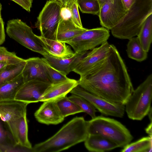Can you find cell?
I'll use <instances>...</instances> for the list:
<instances>
[{
    "mask_svg": "<svg viewBox=\"0 0 152 152\" xmlns=\"http://www.w3.org/2000/svg\"><path fill=\"white\" fill-rule=\"evenodd\" d=\"M25 60L18 56L15 52H10L5 47L0 46V62H6L10 64H14Z\"/></svg>",
    "mask_w": 152,
    "mask_h": 152,
    "instance_id": "obj_32",
    "label": "cell"
},
{
    "mask_svg": "<svg viewBox=\"0 0 152 152\" xmlns=\"http://www.w3.org/2000/svg\"><path fill=\"white\" fill-rule=\"evenodd\" d=\"M6 32L11 38L27 48L42 56L47 53L43 45L32 28L19 19H12L7 23Z\"/></svg>",
    "mask_w": 152,
    "mask_h": 152,
    "instance_id": "obj_6",
    "label": "cell"
},
{
    "mask_svg": "<svg viewBox=\"0 0 152 152\" xmlns=\"http://www.w3.org/2000/svg\"><path fill=\"white\" fill-rule=\"evenodd\" d=\"M67 7L70 10L71 18L74 23L77 26L83 27L78 11L77 0L73 1Z\"/></svg>",
    "mask_w": 152,
    "mask_h": 152,
    "instance_id": "obj_33",
    "label": "cell"
},
{
    "mask_svg": "<svg viewBox=\"0 0 152 152\" xmlns=\"http://www.w3.org/2000/svg\"><path fill=\"white\" fill-rule=\"evenodd\" d=\"M34 115L38 122L48 125L59 124L64 119L59 111L54 101L43 102L36 111Z\"/></svg>",
    "mask_w": 152,
    "mask_h": 152,
    "instance_id": "obj_15",
    "label": "cell"
},
{
    "mask_svg": "<svg viewBox=\"0 0 152 152\" xmlns=\"http://www.w3.org/2000/svg\"><path fill=\"white\" fill-rule=\"evenodd\" d=\"M38 36L42 43L47 54L51 57L67 58L73 56L75 54L70 47L64 42L45 38L41 36Z\"/></svg>",
    "mask_w": 152,
    "mask_h": 152,
    "instance_id": "obj_18",
    "label": "cell"
},
{
    "mask_svg": "<svg viewBox=\"0 0 152 152\" xmlns=\"http://www.w3.org/2000/svg\"><path fill=\"white\" fill-rule=\"evenodd\" d=\"M25 60L7 65L0 72V85L14 79L22 74L26 64Z\"/></svg>",
    "mask_w": 152,
    "mask_h": 152,
    "instance_id": "obj_23",
    "label": "cell"
},
{
    "mask_svg": "<svg viewBox=\"0 0 152 152\" xmlns=\"http://www.w3.org/2000/svg\"><path fill=\"white\" fill-rule=\"evenodd\" d=\"M62 115L64 118L69 115L83 112L74 102L66 96L54 101Z\"/></svg>",
    "mask_w": 152,
    "mask_h": 152,
    "instance_id": "obj_25",
    "label": "cell"
},
{
    "mask_svg": "<svg viewBox=\"0 0 152 152\" xmlns=\"http://www.w3.org/2000/svg\"><path fill=\"white\" fill-rule=\"evenodd\" d=\"M61 3L58 1H47L37 18L35 26L44 38L56 40V34L61 19Z\"/></svg>",
    "mask_w": 152,
    "mask_h": 152,
    "instance_id": "obj_7",
    "label": "cell"
},
{
    "mask_svg": "<svg viewBox=\"0 0 152 152\" xmlns=\"http://www.w3.org/2000/svg\"><path fill=\"white\" fill-rule=\"evenodd\" d=\"M2 9V5L1 3H0V21L2 19V18H1V10Z\"/></svg>",
    "mask_w": 152,
    "mask_h": 152,
    "instance_id": "obj_43",
    "label": "cell"
},
{
    "mask_svg": "<svg viewBox=\"0 0 152 152\" xmlns=\"http://www.w3.org/2000/svg\"><path fill=\"white\" fill-rule=\"evenodd\" d=\"M52 0V1H58V0Z\"/></svg>",
    "mask_w": 152,
    "mask_h": 152,
    "instance_id": "obj_44",
    "label": "cell"
},
{
    "mask_svg": "<svg viewBox=\"0 0 152 152\" xmlns=\"http://www.w3.org/2000/svg\"><path fill=\"white\" fill-rule=\"evenodd\" d=\"M84 142L86 148L91 152H104L119 147L115 142L98 134H88Z\"/></svg>",
    "mask_w": 152,
    "mask_h": 152,
    "instance_id": "obj_20",
    "label": "cell"
},
{
    "mask_svg": "<svg viewBox=\"0 0 152 152\" xmlns=\"http://www.w3.org/2000/svg\"></svg>",
    "mask_w": 152,
    "mask_h": 152,
    "instance_id": "obj_46",
    "label": "cell"
},
{
    "mask_svg": "<svg viewBox=\"0 0 152 152\" xmlns=\"http://www.w3.org/2000/svg\"><path fill=\"white\" fill-rule=\"evenodd\" d=\"M18 144L21 146L31 148L32 145L28 137V126L26 113L18 119L17 129Z\"/></svg>",
    "mask_w": 152,
    "mask_h": 152,
    "instance_id": "obj_26",
    "label": "cell"
},
{
    "mask_svg": "<svg viewBox=\"0 0 152 152\" xmlns=\"http://www.w3.org/2000/svg\"><path fill=\"white\" fill-rule=\"evenodd\" d=\"M61 14V18H62L66 19L71 17L70 10L68 7H62Z\"/></svg>",
    "mask_w": 152,
    "mask_h": 152,
    "instance_id": "obj_36",
    "label": "cell"
},
{
    "mask_svg": "<svg viewBox=\"0 0 152 152\" xmlns=\"http://www.w3.org/2000/svg\"><path fill=\"white\" fill-rule=\"evenodd\" d=\"M5 34L3 19L0 21V45L5 41Z\"/></svg>",
    "mask_w": 152,
    "mask_h": 152,
    "instance_id": "obj_35",
    "label": "cell"
},
{
    "mask_svg": "<svg viewBox=\"0 0 152 152\" xmlns=\"http://www.w3.org/2000/svg\"><path fill=\"white\" fill-rule=\"evenodd\" d=\"M110 36L109 30L99 27L86 30L65 43L69 45L75 52L91 50L107 41Z\"/></svg>",
    "mask_w": 152,
    "mask_h": 152,
    "instance_id": "obj_8",
    "label": "cell"
},
{
    "mask_svg": "<svg viewBox=\"0 0 152 152\" xmlns=\"http://www.w3.org/2000/svg\"><path fill=\"white\" fill-rule=\"evenodd\" d=\"M68 97L69 99L75 103L83 112L86 113L90 116L92 118L96 116V109L85 99L74 94H72Z\"/></svg>",
    "mask_w": 152,
    "mask_h": 152,
    "instance_id": "obj_29",
    "label": "cell"
},
{
    "mask_svg": "<svg viewBox=\"0 0 152 152\" xmlns=\"http://www.w3.org/2000/svg\"><path fill=\"white\" fill-rule=\"evenodd\" d=\"M21 6L28 12H30L32 7L33 0H11Z\"/></svg>",
    "mask_w": 152,
    "mask_h": 152,
    "instance_id": "obj_34",
    "label": "cell"
},
{
    "mask_svg": "<svg viewBox=\"0 0 152 152\" xmlns=\"http://www.w3.org/2000/svg\"><path fill=\"white\" fill-rule=\"evenodd\" d=\"M51 84L38 80L25 82L18 91L14 100L28 104L40 102L41 97Z\"/></svg>",
    "mask_w": 152,
    "mask_h": 152,
    "instance_id": "obj_12",
    "label": "cell"
},
{
    "mask_svg": "<svg viewBox=\"0 0 152 152\" xmlns=\"http://www.w3.org/2000/svg\"><path fill=\"white\" fill-rule=\"evenodd\" d=\"M152 123L150 121V123L145 128V131L146 133L148 134L149 136L152 137Z\"/></svg>",
    "mask_w": 152,
    "mask_h": 152,
    "instance_id": "obj_39",
    "label": "cell"
},
{
    "mask_svg": "<svg viewBox=\"0 0 152 152\" xmlns=\"http://www.w3.org/2000/svg\"><path fill=\"white\" fill-rule=\"evenodd\" d=\"M17 145L7 125L0 119V149L1 152L7 148Z\"/></svg>",
    "mask_w": 152,
    "mask_h": 152,
    "instance_id": "obj_28",
    "label": "cell"
},
{
    "mask_svg": "<svg viewBox=\"0 0 152 152\" xmlns=\"http://www.w3.org/2000/svg\"><path fill=\"white\" fill-rule=\"evenodd\" d=\"M88 134L100 135L123 148L129 143L133 137L129 130L120 122L103 116H96L87 121Z\"/></svg>",
    "mask_w": 152,
    "mask_h": 152,
    "instance_id": "obj_4",
    "label": "cell"
},
{
    "mask_svg": "<svg viewBox=\"0 0 152 152\" xmlns=\"http://www.w3.org/2000/svg\"><path fill=\"white\" fill-rule=\"evenodd\" d=\"M121 151V152H151L152 137H143L138 140L129 143Z\"/></svg>",
    "mask_w": 152,
    "mask_h": 152,
    "instance_id": "obj_27",
    "label": "cell"
},
{
    "mask_svg": "<svg viewBox=\"0 0 152 152\" xmlns=\"http://www.w3.org/2000/svg\"><path fill=\"white\" fill-rule=\"evenodd\" d=\"M85 99L101 113L106 115L122 118L124 115L125 105L113 103L87 91L78 85L70 92Z\"/></svg>",
    "mask_w": 152,
    "mask_h": 152,
    "instance_id": "obj_9",
    "label": "cell"
},
{
    "mask_svg": "<svg viewBox=\"0 0 152 152\" xmlns=\"http://www.w3.org/2000/svg\"><path fill=\"white\" fill-rule=\"evenodd\" d=\"M0 152H1V151L0 149Z\"/></svg>",
    "mask_w": 152,
    "mask_h": 152,
    "instance_id": "obj_45",
    "label": "cell"
},
{
    "mask_svg": "<svg viewBox=\"0 0 152 152\" xmlns=\"http://www.w3.org/2000/svg\"><path fill=\"white\" fill-rule=\"evenodd\" d=\"M87 29L77 26L71 17L66 19L61 18L56 32V39L65 42L77 36Z\"/></svg>",
    "mask_w": 152,
    "mask_h": 152,
    "instance_id": "obj_19",
    "label": "cell"
},
{
    "mask_svg": "<svg viewBox=\"0 0 152 152\" xmlns=\"http://www.w3.org/2000/svg\"><path fill=\"white\" fill-rule=\"evenodd\" d=\"M152 14V0H134L126 15L111 29L112 35L121 39L137 36L148 17Z\"/></svg>",
    "mask_w": 152,
    "mask_h": 152,
    "instance_id": "obj_3",
    "label": "cell"
},
{
    "mask_svg": "<svg viewBox=\"0 0 152 152\" xmlns=\"http://www.w3.org/2000/svg\"><path fill=\"white\" fill-rule=\"evenodd\" d=\"M26 62L22 73L24 83L31 80H38L51 83L46 73L42 58H30L26 59Z\"/></svg>",
    "mask_w": 152,
    "mask_h": 152,
    "instance_id": "obj_14",
    "label": "cell"
},
{
    "mask_svg": "<svg viewBox=\"0 0 152 152\" xmlns=\"http://www.w3.org/2000/svg\"><path fill=\"white\" fill-rule=\"evenodd\" d=\"M24 83L22 74L13 80L0 85V101L14 100L15 95Z\"/></svg>",
    "mask_w": 152,
    "mask_h": 152,
    "instance_id": "obj_21",
    "label": "cell"
},
{
    "mask_svg": "<svg viewBox=\"0 0 152 152\" xmlns=\"http://www.w3.org/2000/svg\"><path fill=\"white\" fill-rule=\"evenodd\" d=\"M137 37L144 50L148 52L152 41V14L145 20Z\"/></svg>",
    "mask_w": 152,
    "mask_h": 152,
    "instance_id": "obj_24",
    "label": "cell"
},
{
    "mask_svg": "<svg viewBox=\"0 0 152 152\" xmlns=\"http://www.w3.org/2000/svg\"><path fill=\"white\" fill-rule=\"evenodd\" d=\"M9 64H10L7 62H0V72Z\"/></svg>",
    "mask_w": 152,
    "mask_h": 152,
    "instance_id": "obj_40",
    "label": "cell"
},
{
    "mask_svg": "<svg viewBox=\"0 0 152 152\" xmlns=\"http://www.w3.org/2000/svg\"><path fill=\"white\" fill-rule=\"evenodd\" d=\"M46 73L51 84H54L68 79L66 75L51 66L46 59L42 58Z\"/></svg>",
    "mask_w": 152,
    "mask_h": 152,
    "instance_id": "obj_30",
    "label": "cell"
},
{
    "mask_svg": "<svg viewBox=\"0 0 152 152\" xmlns=\"http://www.w3.org/2000/svg\"><path fill=\"white\" fill-rule=\"evenodd\" d=\"M99 5L100 8L105 3L107 0H97Z\"/></svg>",
    "mask_w": 152,
    "mask_h": 152,
    "instance_id": "obj_41",
    "label": "cell"
},
{
    "mask_svg": "<svg viewBox=\"0 0 152 152\" xmlns=\"http://www.w3.org/2000/svg\"><path fill=\"white\" fill-rule=\"evenodd\" d=\"M88 135L87 121L76 117L64 125L48 139L35 145L34 152H57L84 142Z\"/></svg>",
    "mask_w": 152,
    "mask_h": 152,
    "instance_id": "obj_2",
    "label": "cell"
},
{
    "mask_svg": "<svg viewBox=\"0 0 152 152\" xmlns=\"http://www.w3.org/2000/svg\"><path fill=\"white\" fill-rule=\"evenodd\" d=\"M77 4L82 13L98 15L100 7L97 0H77Z\"/></svg>",
    "mask_w": 152,
    "mask_h": 152,
    "instance_id": "obj_31",
    "label": "cell"
},
{
    "mask_svg": "<svg viewBox=\"0 0 152 152\" xmlns=\"http://www.w3.org/2000/svg\"><path fill=\"white\" fill-rule=\"evenodd\" d=\"M127 12L122 0H107L100 8L98 15L100 24L111 30L121 22Z\"/></svg>",
    "mask_w": 152,
    "mask_h": 152,
    "instance_id": "obj_11",
    "label": "cell"
},
{
    "mask_svg": "<svg viewBox=\"0 0 152 152\" xmlns=\"http://www.w3.org/2000/svg\"><path fill=\"white\" fill-rule=\"evenodd\" d=\"M134 0H122L125 9L127 11L132 6Z\"/></svg>",
    "mask_w": 152,
    "mask_h": 152,
    "instance_id": "obj_37",
    "label": "cell"
},
{
    "mask_svg": "<svg viewBox=\"0 0 152 152\" xmlns=\"http://www.w3.org/2000/svg\"><path fill=\"white\" fill-rule=\"evenodd\" d=\"M78 81L89 92L124 105L134 90L125 63L112 44L106 57Z\"/></svg>",
    "mask_w": 152,
    "mask_h": 152,
    "instance_id": "obj_1",
    "label": "cell"
},
{
    "mask_svg": "<svg viewBox=\"0 0 152 152\" xmlns=\"http://www.w3.org/2000/svg\"><path fill=\"white\" fill-rule=\"evenodd\" d=\"M28 104L15 100L0 101V119L7 125L17 144V129L18 120L26 113Z\"/></svg>",
    "mask_w": 152,
    "mask_h": 152,
    "instance_id": "obj_10",
    "label": "cell"
},
{
    "mask_svg": "<svg viewBox=\"0 0 152 152\" xmlns=\"http://www.w3.org/2000/svg\"><path fill=\"white\" fill-rule=\"evenodd\" d=\"M77 0H58L62 7H67L73 1Z\"/></svg>",
    "mask_w": 152,
    "mask_h": 152,
    "instance_id": "obj_38",
    "label": "cell"
},
{
    "mask_svg": "<svg viewBox=\"0 0 152 152\" xmlns=\"http://www.w3.org/2000/svg\"><path fill=\"white\" fill-rule=\"evenodd\" d=\"M152 98V75L135 89L125 104V110L128 118L140 121L148 115L150 109Z\"/></svg>",
    "mask_w": 152,
    "mask_h": 152,
    "instance_id": "obj_5",
    "label": "cell"
},
{
    "mask_svg": "<svg viewBox=\"0 0 152 152\" xmlns=\"http://www.w3.org/2000/svg\"><path fill=\"white\" fill-rule=\"evenodd\" d=\"M110 44L107 41L89 51L73 70L80 76L84 75L103 60L110 50Z\"/></svg>",
    "mask_w": 152,
    "mask_h": 152,
    "instance_id": "obj_13",
    "label": "cell"
},
{
    "mask_svg": "<svg viewBox=\"0 0 152 152\" xmlns=\"http://www.w3.org/2000/svg\"><path fill=\"white\" fill-rule=\"evenodd\" d=\"M129 40L126 50L128 57L138 62L145 60L147 58L148 52L144 50L137 37H134Z\"/></svg>",
    "mask_w": 152,
    "mask_h": 152,
    "instance_id": "obj_22",
    "label": "cell"
},
{
    "mask_svg": "<svg viewBox=\"0 0 152 152\" xmlns=\"http://www.w3.org/2000/svg\"><path fill=\"white\" fill-rule=\"evenodd\" d=\"M148 115V117L150 121H152V107L150 109L149 111V112Z\"/></svg>",
    "mask_w": 152,
    "mask_h": 152,
    "instance_id": "obj_42",
    "label": "cell"
},
{
    "mask_svg": "<svg viewBox=\"0 0 152 152\" xmlns=\"http://www.w3.org/2000/svg\"><path fill=\"white\" fill-rule=\"evenodd\" d=\"M88 51L75 52V54L73 56L67 58H56L51 57L47 53L43 56L51 66L66 75L70 72L73 71Z\"/></svg>",
    "mask_w": 152,
    "mask_h": 152,
    "instance_id": "obj_17",
    "label": "cell"
},
{
    "mask_svg": "<svg viewBox=\"0 0 152 152\" xmlns=\"http://www.w3.org/2000/svg\"><path fill=\"white\" fill-rule=\"evenodd\" d=\"M78 85V80L70 78L58 83L51 84L41 97L40 102L55 101L66 96Z\"/></svg>",
    "mask_w": 152,
    "mask_h": 152,
    "instance_id": "obj_16",
    "label": "cell"
}]
</instances>
